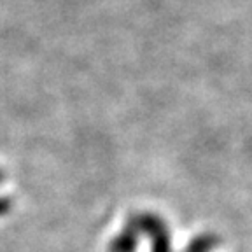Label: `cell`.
<instances>
[{
  "instance_id": "cell-1",
  "label": "cell",
  "mask_w": 252,
  "mask_h": 252,
  "mask_svg": "<svg viewBox=\"0 0 252 252\" xmlns=\"http://www.w3.org/2000/svg\"><path fill=\"white\" fill-rule=\"evenodd\" d=\"M138 235L149 236L151 252H172V231L161 216L153 212H138L126 220Z\"/></svg>"
},
{
  "instance_id": "cell-2",
  "label": "cell",
  "mask_w": 252,
  "mask_h": 252,
  "mask_svg": "<svg viewBox=\"0 0 252 252\" xmlns=\"http://www.w3.org/2000/svg\"><path fill=\"white\" fill-rule=\"evenodd\" d=\"M220 245V238L214 233H201L189 242L184 252H214Z\"/></svg>"
},
{
  "instance_id": "cell-3",
  "label": "cell",
  "mask_w": 252,
  "mask_h": 252,
  "mask_svg": "<svg viewBox=\"0 0 252 252\" xmlns=\"http://www.w3.org/2000/svg\"><path fill=\"white\" fill-rule=\"evenodd\" d=\"M4 182H5V173L0 170V188L4 186ZM11 207H12V200H11V198H9L7 194L0 193V217L11 212Z\"/></svg>"
}]
</instances>
